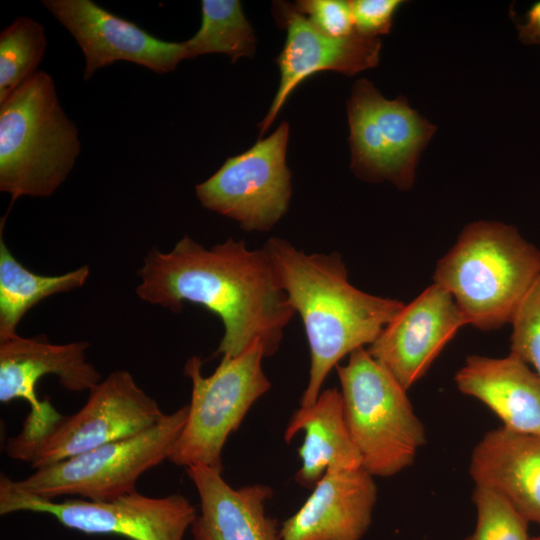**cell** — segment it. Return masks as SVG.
I'll list each match as a JSON object with an SVG mask.
<instances>
[{"label":"cell","mask_w":540,"mask_h":540,"mask_svg":"<svg viewBox=\"0 0 540 540\" xmlns=\"http://www.w3.org/2000/svg\"><path fill=\"white\" fill-rule=\"evenodd\" d=\"M253 29L239 1L202 0L199 30L184 44V59L209 53H222L232 62L255 52Z\"/></svg>","instance_id":"obj_22"},{"label":"cell","mask_w":540,"mask_h":540,"mask_svg":"<svg viewBox=\"0 0 540 540\" xmlns=\"http://www.w3.org/2000/svg\"><path fill=\"white\" fill-rule=\"evenodd\" d=\"M165 414L126 370H116L89 391L85 404L38 440L5 447L7 456L39 469L108 443L138 435Z\"/></svg>","instance_id":"obj_8"},{"label":"cell","mask_w":540,"mask_h":540,"mask_svg":"<svg viewBox=\"0 0 540 540\" xmlns=\"http://www.w3.org/2000/svg\"><path fill=\"white\" fill-rule=\"evenodd\" d=\"M265 348L256 341L239 355L221 358L207 377L199 357L189 358L184 374L192 383L186 423L168 460L177 466L202 464L222 471V450L251 406L270 389L262 368Z\"/></svg>","instance_id":"obj_6"},{"label":"cell","mask_w":540,"mask_h":540,"mask_svg":"<svg viewBox=\"0 0 540 540\" xmlns=\"http://www.w3.org/2000/svg\"><path fill=\"white\" fill-rule=\"evenodd\" d=\"M465 325L452 295L433 283L404 305L367 351L408 390Z\"/></svg>","instance_id":"obj_14"},{"label":"cell","mask_w":540,"mask_h":540,"mask_svg":"<svg viewBox=\"0 0 540 540\" xmlns=\"http://www.w3.org/2000/svg\"><path fill=\"white\" fill-rule=\"evenodd\" d=\"M459 391L476 398L504 423L503 427L540 436V378L522 360L469 356L455 375Z\"/></svg>","instance_id":"obj_19"},{"label":"cell","mask_w":540,"mask_h":540,"mask_svg":"<svg viewBox=\"0 0 540 540\" xmlns=\"http://www.w3.org/2000/svg\"><path fill=\"white\" fill-rule=\"evenodd\" d=\"M349 3L355 32L367 37H376L390 31L393 15L402 2L398 0H353Z\"/></svg>","instance_id":"obj_27"},{"label":"cell","mask_w":540,"mask_h":540,"mask_svg":"<svg viewBox=\"0 0 540 540\" xmlns=\"http://www.w3.org/2000/svg\"><path fill=\"white\" fill-rule=\"evenodd\" d=\"M336 370L346 424L362 467L379 477L409 467L426 442V432L407 390L364 347Z\"/></svg>","instance_id":"obj_5"},{"label":"cell","mask_w":540,"mask_h":540,"mask_svg":"<svg viewBox=\"0 0 540 540\" xmlns=\"http://www.w3.org/2000/svg\"><path fill=\"white\" fill-rule=\"evenodd\" d=\"M47 45L44 26L27 16L0 33V103L37 73Z\"/></svg>","instance_id":"obj_23"},{"label":"cell","mask_w":540,"mask_h":540,"mask_svg":"<svg viewBox=\"0 0 540 540\" xmlns=\"http://www.w3.org/2000/svg\"><path fill=\"white\" fill-rule=\"evenodd\" d=\"M319 32L333 38H345L355 32L349 1L302 0L294 4Z\"/></svg>","instance_id":"obj_26"},{"label":"cell","mask_w":540,"mask_h":540,"mask_svg":"<svg viewBox=\"0 0 540 540\" xmlns=\"http://www.w3.org/2000/svg\"><path fill=\"white\" fill-rule=\"evenodd\" d=\"M137 296L180 312L185 302L204 306L224 325L216 354L232 358L256 341L266 357L279 348L295 314L264 248L228 238L211 248L183 237L168 252L154 247L138 270Z\"/></svg>","instance_id":"obj_1"},{"label":"cell","mask_w":540,"mask_h":540,"mask_svg":"<svg viewBox=\"0 0 540 540\" xmlns=\"http://www.w3.org/2000/svg\"><path fill=\"white\" fill-rule=\"evenodd\" d=\"M273 14L279 26L286 29L287 36L276 59L280 84L268 113L259 124V137L270 127L290 94L306 78L324 70L352 76L376 66L381 49L377 37L358 33L345 38L324 35L287 2H276Z\"/></svg>","instance_id":"obj_15"},{"label":"cell","mask_w":540,"mask_h":540,"mask_svg":"<svg viewBox=\"0 0 540 540\" xmlns=\"http://www.w3.org/2000/svg\"><path fill=\"white\" fill-rule=\"evenodd\" d=\"M20 511L49 514L63 526L86 534L130 540H183L197 517L193 505L180 494L150 497L135 490L111 500L57 502L20 490L13 479L1 473L0 514Z\"/></svg>","instance_id":"obj_9"},{"label":"cell","mask_w":540,"mask_h":540,"mask_svg":"<svg viewBox=\"0 0 540 540\" xmlns=\"http://www.w3.org/2000/svg\"><path fill=\"white\" fill-rule=\"evenodd\" d=\"M476 525L466 540H531L528 522L500 494L475 486Z\"/></svg>","instance_id":"obj_24"},{"label":"cell","mask_w":540,"mask_h":540,"mask_svg":"<svg viewBox=\"0 0 540 540\" xmlns=\"http://www.w3.org/2000/svg\"><path fill=\"white\" fill-rule=\"evenodd\" d=\"M200 497V514L191 525L193 540H280L277 521L265 512L269 486L232 488L222 471L193 464L186 467Z\"/></svg>","instance_id":"obj_17"},{"label":"cell","mask_w":540,"mask_h":540,"mask_svg":"<svg viewBox=\"0 0 540 540\" xmlns=\"http://www.w3.org/2000/svg\"><path fill=\"white\" fill-rule=\"evenodd\" d=\"M43 6L74 37L85 57L83 77L117 61L168 73L184 60L183 42L161 40L91 0H44Z\"/></svg>","instance_id":"obj_13"},{"label":"cell","mask_w":540,"mask_h":540,"mask_svg":"<svg viewBox=\"0 0 540 540\" xmlns=\"http://www.w3.org/2000/svg\"><path fill=\"white\" fill-rule=\"evenodd\" d=\"M373 477L363 467L328 470L301 508L282 523L280 540H361L377 500Z\"/></svg>","instance_id":"obj_16"},{"label":"cell","mask_w":540,"mask_h":540,"mask_svg":"<svg viewBox=\"0 0 540 540\" xmlns=\"http://www.w3.org/2000/svg\"><path fill=\"white\" fill-rule=\"evenodd\" d=\"M188 416V405L165 414L152 428L48 465L13 480L20 490L46 500L64 495L104 501L135 491L139 477L168 460Z\"/></svg>","instance_id":"obj_7"},{"label":"cell","mask_w":540,"mask_h":540,"mask_svg":"<svg viewBox=\"0 0 540 540\" xmlns=\"http://www.w3.org/2000/svg\"><path fill=\"white\" fill-rule=\"evenodd\" d=\"M351 169L366 181H390L409 189L420 153L435 126L403 97L385 99L371 82L358 80L348 101Z\"/></svg>","instance_id":"obj_10"},{"label":"cell","mask_w":540,"mask_h":540,"mask_svg":"<svg viewBox=\"0 0 540 540\" xmlns=\"http://www.w3.org/2000/svg\"><path fill=\"white\" fill-rule=\"evenodd\" d=\"M540 276V250L513 226L467 225L437 262L434 283L453 297L467 325L494 330L511 323Z\"/></svg>","instance_id":"obj_3"},{"label":"cell","mask_w":540,"mask_h":540,"mask_svg":"<svg viewBox=\"0 0 540 540\" xmlns=\"http://www.w3.org/2000/svg\"><path fill=\"white\" fill-rule=\"evenodd\" d=\"M88 266L46 276L25 268L8 249L0 235V340L16 336L23 316L45 298L82 287L89 277Z\"/></svg>","instance_id":"obj_21"},{"label":"cell","mask_w":540,"mask_h":540,"mask_svg":"<svg viewBox=\"0 0 540 540\" xmlns=\"http://www.w3.org/2000/svg\"><path fill=\"white\" fill-rule=\"evenodd\" d=\"M476 486L503 496L540 530V436L500 427L485 433L471 454Z\"/></svg>","instance_id":"obj_18"},{"label":"cell","mask_w":540,"mask_h":540,"mask_svg":"<svg viewBox=\"0 0 540 540\" xmlns=\"http://www.w3.org/2000/svg\"><path fill=\"white\" fill-rule=\"evenodd\" d=\"M531 540H540V536L539 537H532Z\"/></svg>","instance_id":"obj_29"},{"label":"cell","mask_w":540,"mask_h":540,"mask_svg":"<svg viewBox=\"0 0 540 540\" xmlns=\"http://www.w3.org/2000/svg\"><path fill=\"white\" fill-rule=\"evenodd\" d=\"M511 325L509 354L532 365L540 378V276L519 305Z\"/></svg>","instance_id":"obj_25"},{"label":"cell","mask_w":540,"mask_h":540,"mask_svg":"<svg viewBox=\"0 0 540 540\" xmlns=\"http://www.w3.org/2000/svg\"><path fill=\"white\" fill-rule=\"evenodd\" d=\"M289 125L282 122L269 137L228 158L198 184L203 207L239 222L245 231H268L286 213L292 189L286 164Z\"/></svg>","instance_id":"obj_11"},{"label":"cell","mask_w":540,"mask_h":540,"mask_svg":"<svg viewBox=\"0 0 540 540\" xmlns=\"http://www.w3.org/2000/svg\"><path fill=\"white\" fill-rule=\"evenodd\" d=\"M301 430L304 441L298 450L301 468L295 480L314 487L328 471L362 467L361 455L348 430L341 392L337 388L322 391L310 406H301L292 415L284 433L290 442Z\"/></svg>","instance_id":"obj_20"},{"label":"cell","mask_w":540,"mask_h":540,"mask_svg":"<svg viewBox=\"0 0 540 540\" xmlns=\"http://www.w3.org/2000/svg\"><path fill=\"white\" fill-rule=\"evenodd\" d=\"M263 248L304 324L310 369L300 405L310 406L332 368L356 349L369 346L405 304L353 286L339 253L307 254L276 237Z\"/></svg>","instance_id":"obj_2"},{"label":"cell","mask_w":540,"mask_h":540,"mask_svg":"<svg viewBox=\"0 0 540 540\" xmlns=\"http://www.w3.org/2000/svg\"><path fill=\"white\" fill-rule=\"evenodd\" d=\"M530 21L527 24V33L530 36L540 37V4H537L529 13Z\"/></svg>","instance_id":"obj_28"},{"label":"cell","mask_w":540,"mask_h":540,"mask_svg":"<svg viewBox=\"0 0 540 540\" xmlns=\"http://www.w3.org/2000/svg\"><path fill=\"white\" fill-rule=\"evenodd\" d=\"M88 347L86 341L52 344L18 334L0 340V401L23 399L30 407L21 431L10 437L5 447L38 440L63 416L49 399L38 398L36 386L42 377L56 376L61 386L71 392L90 391L101 381V374L87 360Z\"/></svg>","instance_id":"obj_12"},{"label":"cell","mask_w":540,"mask_h":540,"mask_svg":"<svg viewBox=\"0 0 540 540\" xmlns=\"http://www.w3.org/2000/svg\"><path fill=\"white\" fill-rule=\"evenodd\" d=\"M79 152L78 130L48 73L37 71L0 103V190L12 203L22 196L52 195Z\"/></svg>","instance_id":"obj_4"}]
</instances>
